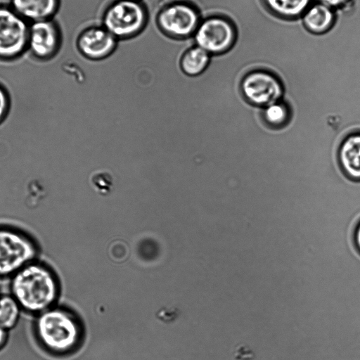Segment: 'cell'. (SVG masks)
Segmentation results:
<instances>
[{"label": "cell", "mask_w": 360, "mask_h": 360, "mask_svg": "<svg viewBox=\"0 0 360 360\" xmlns=\"http://www.w3.org/2000/svg\"><path fill=\"white\" fill-rule=\"evenodd\" d=\"M77 44L79 51L84 57L100 60L108 56L115 50L117 41L105 28L91 27L79 35Z\"/></svg>", "instance_id": "30bf717a"}, {"label": "cell", "mask_w": 360, "mask_h": 360, "mask_svg": "<svg viewBox=\"0 0 360 360\" xmlns=\"http://www.w3.org/2000/svg\"><path fill=\"white\" fill-rule=\"evenodd\" d=\"M8 108V96L5 89L0 86V122L6 117Z\"/></svg>", "instance_id": "d6986e66"}, {"label": "cell", "mask_w": 360, "mask_h": 360, "mask_svg": "<svg viewBox=\"0 0 360 360\" xmlns=\"http://www.w3.org/2000/svg\"><path fill=\"white\" fill-rule=\"evenodd\" d=\"M210 55L198 46L189 49L181 58V70L186 75L191 77L202 74L210 63Z\"/></svg>", "instance_id": "9a60e30c"}, {"label": "cell", "mask_w": 360, "mask_h": 360, "mask_svg": "<svg viewBox=\"0 0 360 360\" xmlns=\"http://www.w3.org/2000/svg\"><path fill=\"white\" fill-rule=\"evenodd\" d=\"M60 42V29L53 20L35 21L30 25L27 49L35 58L48 60L53 57Z\"/></svg>", "instance_id": "9c48e42d"}, {"label": "cell", "mask_w": 360, "mask_h": 360, "mask_svg": "<svg viewBox=\"0 0 360 360\" xmlns=\"http://www.w3.org/2000/svg\"><path fill=\"white\" fill-rule=\"evenodd\" d=\"M35 316L34 335L46 354L56 357L68 356L78 348L82 328L72 311L56 304Z\"/></svg>", "instance_id": "7a4b0ae2"}, {"label": "cell", "mask_w": 360, "mask_h": 360, "mask_svg": "<svg viewBox=\"0 0 360 360\" xmlns=\"http://www.w3.org/2000/svg\"><path fill=\"white\" fill-rule=\"evenodd\" d=\"M266 9L274 15L284 20L302 17L312 4V0H262Z\"/></svg>", "instance_id": "5bb4252c"}, {"label": "cell", "mask_w": 360, "mask_h": 360, "mask_svg": "<svg viewBox=\"0 0 360 360\" xmlns=\"http://www.w3.org/2000/svg\"><path fill=\"white\" fill-rule=\"evenodd\" d=\"M9 290L22 311L37 315L56 305L60 285L55 271L37 259L10 278Z\"/></svg>", "instance_id": "6da1fadb"}, {"label": "cell", "mask_w": 360, "mask_h": 360, "mask_svg": "<svg viewBox=\"0 0 360 360\" xmlns=\"http://www.w3.org/2000/svg\"><path fill=\"white\" fill-rule=\"evenodd\" d=\"M30 25L11 7L0 6V59L12 60L27 49Z\"/></svg>", "instance_id": "52a82bcc"}, {"label": "cell", "mask_w": 360, "mask_h": 360, "mask_svg": "<svg viewBox=\"0 0 360 360\" xmlns=\"http://www.w3.org/2000/svg\"><path fill=\"white\" fill-rule=\"evenodd\" d=\"M8 332L0 327V352L4 349L8 342Z\"/></svg>", "instance_id": "7402d4cb"}, {"label": "cell", "mask_w": 360, "mask_h": 360, "mask_svg": "<svg viewBox=\"0 0 360 360\" xmlns=\"http://www.w3.org/2000/svg\"><path fill=\"white\" fill-rule=\"evenodd\" d=\"M39 248L23 231L0 226V278H11L27 264L37 259Z\"/></svg>", "instance_id": "3957f363"}, {"label": "cell", "mask_w": 360, "mask_h": 360, "mask_svg": "<svg viewBox=\"0 0 360 360\" xmlns=\"http://www.w3.org/2000/svg\"><path fill=\"white\" fill-rule=\"evenodd\" d=\"M335 10L320 3H312L302 15L304 26L309 32L321 34L329 31L335 22Z\"/></svg>", "instance_id": "4fadbf2b"}, {"label": "cell", "mask_w": 360, "mask_h": 360, "mask_svg": "<svg viewBox=\"0 0 360 360\" xmlns=\"http://www.w3.org/2000/svg\"><path fill=\"white\" fill-rule=\"evenodd\" d=\"M22 311L11 294L0 295V327L8 332L13 329L20 321Z\"/></svg>", "instance_id": "e0dca14e"}, {"label": "cell", "mask_w": 360, "mask_h": 360, "mask_svg": "<svg viewBox=\"0 0 360 360\" xmlns=\"http://www.w3.org/2000/svg\"><path fill=\"white\" fill-rule=\"evenodd\" d=\"M91 182L96 191L101 195H108L114 186L112 174L106 171L95 172L91 176Z\"/></svg>", "instance_id": "ac0fdd59"}, {"label": "cell", "mask_w": 360, "mask_h": 360, "mask_svg": "<svg viewBox=\"0 0 360 360\" xmlns=\"http://www.w3.org/2000/svg\"><path fill=\"white\" fill-rule=\"evenodd\" d=\"M354 0H317L329 8L335 10L350 6Z\"/></svg>", "instance_id": "ffe728a7"}, {"label": "cell", "mask_w": 360, "mask_h": 360, "mask_svg": "<svg viewBox=\"0 0 360 360\" xmlns=\"http://www.w3.org/2000/svg\"><path fill=\"white\" fill-rule=\"evenodd\" d=\"M352 238L353 245L356 252L360 255V219L352 228Z\"/></svg>", "instance_id": "44dd1931"}, {"label": "cell", "mask_w": 360, "mask_h": 360, "mask_svg": "<svg viewBox=\"0 0 360 360\" xmlns=\"http://www.w3.org/2000/svg\"><path fill=\"white\" fill-rule=\"evenodd\" d=\"M262 115L269 127L280 129L289 124L292 110L289 103L283 98L262 108Z\"/></svg>", "instance_id": "2e32d148"}, {"label": "cell", "mask_w": 360, "mask_h": 360, "mask_svg": "<svg viewBox=\"0 0 360 360\" xmlns=\"http://www.w3.org/2000/svg\"><path fill=\"white\" fill-rule=\"evenodd\" d=\"M338 160L344 174L351 180L360 181V130L349 133L342 140Z\"/></svg>", "instance_id": "8fae6325"}, {"label": "cell", "mask_w": 360, "mask_h": 360, "mask_svg": "<svg viewBox=\"0 0 360 360\" xmlns=\"http://www.w3.org/2000/svg\"><path fill=\"white\" fill-rule=\"evenodd\" d=\"M147 22L144 6L137 0H119L105 11L103 27L116 39L132 37L139 34Z\"/></svg>", "instance_id": "277c9868"}, {"label": "cell", "mask_w": 360, "mask_h": 360, "mask_svg": "<svg viewBox=\"0 0 360 360\" xmlns=\"http://www.w3.org/2000/svg\"><path fill=\"white\" fill-rule=\"evenodd\" d=\"M60 0H11V8L26 20L51 19L57 13Z\"/></svg>", "instance_id": "7c38bea8"}, {"label": "cell", "mask_w": 360, "mask_h": 360, "mask_svg": "<svg viewBox=\"0 0 360 360\" xmlns=\"http://www.w3.org/2000/svg\"><path fill=\"white\" fill-rule=\"evenodd\" d=\"M244 98L255 106L264 108L282 100L284 86L279 76L264 68H256L245 73L240 82Z\"/></svg>", "instance_id": "5b68a950"}, {"label": "cell", "mask_w": 360, "mask_h": 360, "mask_svg": "<svg viewBox=\"0 0 360 360\" xmlns=\"http://www.w3.org/2000/svg\"><path fill=\"white\" fill-rule=\"evenodd\" d=\"M157 22L165 34L176 39L195 34L200 22L196 8L184 2H175L165 6L159 12Z\"/></svg>", "instance_id": "ba28073f"}, {"label": "cell", "mask_w": 360, "mask_h": 360, "mask_svg": "<svg viewBox=\"0 0 360 360\" xmlns=\"http://www.w3.org/2000/svg\"><path fill=\"white\" fill-rule=\"evenodd\" d=\"M236 38V28L233 22L219 15L209 17L200 22L195 32L197 46L214 55L229 51Z\"/></svg>", "instance_id": "8992f818"}]
</instances>
